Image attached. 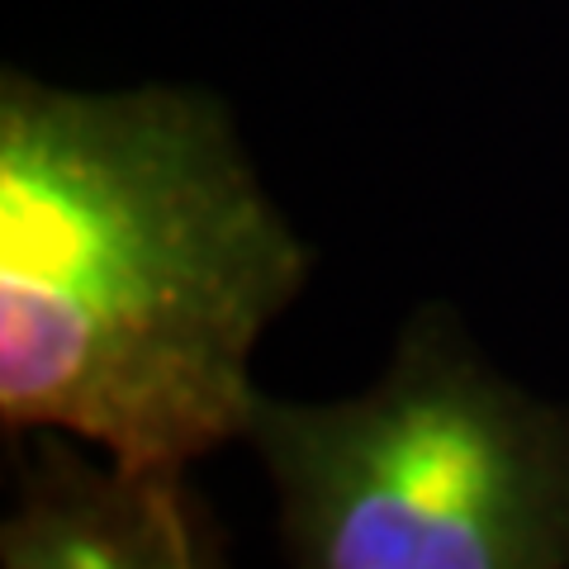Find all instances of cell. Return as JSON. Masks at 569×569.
Returning a JSON list of instances; mask_svg holds the SVG:
<instances>
[{"mask_svg": "<svg viewBox=\"0 0 569 569\" xmlns=\"http://www.w3.org/2000/svg\"><path fill=\"white\" fill-rule=\"evenodd\" d=\"M313 252L200 86L0 71V427L190 470L247 437Z\"/></svg>", "mask_w": 569, "mask_h": 569, "instance_id": "1", "label": "cell"}, {"mask_svg": "<svg viewBox=\"0 0 569 569\" xmlns=\"http://www.w3.org/2000/svg\"><path fill=\"white\" fill-rule=\"evenodd\" d=\"M284 569H569V403L475 342L447 299L342 399L252 408Z\"/></svg>", "mask_w": 569, "mask_h": 569, "instance_id": "2", "label": "cell"}, {"mask_svg": "<svg viewBox=\"0 0 569 569\" xmlns=\"http://www.w3.org/2000/svg\"><path fill=\"white\" fill-rule=\"evenodd\" d=\"M10 441L20 451L0 569H233L228 531L190 470L119 466L62 432Z\"/></svg>", "mask_w": 569, "mask_h": 569, "instance_id": "3", "label": "cell"}]
</instances>
